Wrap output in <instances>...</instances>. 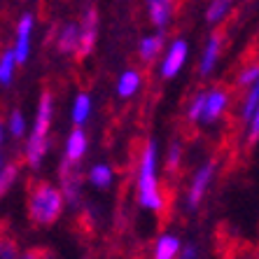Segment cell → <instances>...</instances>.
Returning a JSON list of instances; mask_svg holds the SVG:
<instances>
[{
	"mask_svg": "<svg viewBox=\"0 0 259 259\" xmlns=\"http://www.w3.org/2000/svg\"><path fill=\"white\" fill-rule=\"evenodd\" d=\"M138 192H140V205L150 208V210L161 208V194H159V182H157V145L154 143L147 145V150L143 154Z\"/></svg>",
	"mask_w": 259,
	"mask_h": 259,
	"instance_id": "obj_1",
	"label": "cell"
},
{
	"mask_svg": "<svg viewBox=\"0 0 259 259\" xmlns=\"http://www.w3.org/2000/svg\"><path fill=\"white\" fill-rule=\"evenodd\" d=\"M49 121H52V96L42 94L40 98V108H37V119L33 133H30L28 147H26V159L33 168L40 166L45 152H47V131H49Z\"/></svg>",
	"mask_w": 259,
	"mask_h": 259,
	"instance_id": "obj_2",
	"label": "cell"
},
{
	"mask_svg": "<svg viewBox=\"0 0 259 259\" xmlns=\"http://www.w3.org/2000/svg\"><path fill=\"white\" fill-rule=\"evenodd\" d=\"M61 208H63V194L49 185H42L30 199V217L37 224H52L61 215Z\"/></svg>",
	"mask_w": 259,
	"mask_h": 259,
	"instance_id": "obj_3",
	"label": "cell"
},
{
	"mask_svg": "<svg viewBox=\"0 0 259 259\" xmlns=\"http://www.w3.org/2000/svg\"><path fill=\"white\" fill-rule=\"evenodd\" d=\"M185 61H187V42L185 40H175L170 45V49L166 52V59L161 63V75L166 79L175 77L180 72V68L185 66Z\"/></svg>",
	"mask_w": 259,
	"mask_h": 259,
	"instance_id": "obj_4",
	"label": "cell"
},
{
	"mask_svg": "<svg viewBox=\"0 0 259 259\" xmlns=\"http://www.w3.org/2000/svg\"><path fill=\"white\" fill-rule=\"evenodd\" d=\"M96 28H98V17L94 10L84 14V21L79 26V40H77V52L79 56H87L94 49V42H96Z\"/></svg>",
	"mask_w": 259,
	"mask_h": 259,
	"instance_id": "obj_5",
	"label": "cell"
},
{
	"mask_svg": "<svg viewBox=\"0 0 259 259\" xmlns=\"http://www.w3.org/2000/svg\"><path fill=\"white\" fill-rule=\"evenodd\" d=\"M30 30H33V17L24 14L19 21V30H17V47H14V61L24 66L28 61L30 54Z\"/></svg>",
	"mask_w": 259,
	"mask_h": 259,
	"instance_id": "obj_6",
	"label": "cell"
},
{
	"mask_svg": "<svg viewBox=\"0 0 259 259\" xmlns=\"http://www.w3.org/2000/svg\"><path fill=\"white\" fill-rule=\"evenodd\" d=\"M212 170H215V166H212V163H205L203 168L194 175L192 189H189V199H187L189 208H196V205H199L201 196L205 194V187H208V185H210V180H212Z\"/></svg>",
	"mask_w": 259,
	"mask_h": 259,
	"instance_id": "obj_7",
	"label": "cell"
},
{
	"mask_svg": "<svg viewBox=\"0 0 259 259\" xmlns=\"http://www.w3.org/2000/svg\"><path fill=\"white\" fill-rule=\"evenodd\" d=\"M227 108V94L224 91H210V94H205V103H203V110H201V117L205 124H210L215 121L217 117L224 112Z\"/></svg>",
	"mask_w": 259,
	"mask_h": 259,
	"instance_id": "obj_8",
	"label": "cell"
},
{
	"mask_svg": "<svg viewBox=\"0 0 259 259\" xmlns=\"http://www.w3.org/2000/svg\"><path fill=\"white\" fill-rule=\"evenodd\" d=\"M150 19L157 28H166L173 17V0H147Z\"/></svg>",
	"mask_w": 259,
	"mask_h": 259,
	"instance_id": "obj_9",
	"label": "cell"
},
{
	"mask_svg": "<svg viewBox=\"0 0 259 259\" xmlns=\"http://www.w3.org/2000/svg\"><path fill=\"white\" fill-rule=\"evenodd\" d=\"M87 152V136L82 128H75L68 138V145H66V157L68 161H79L82 154Z\"/></svg>",
	"mask_w": 259,
	"mask_h": 259,
	"instance_id": "obj_10",
	"label": "cell"
},
{
	"mask_svg": "<svg viewBox=\"0 0 259 259\" xmlns=\"http://www.w3.org/2000/svg\"><path fill=\"white\" fill-rule=\"evenodd\" d=\"M178 252H180V241L175 236H161L157 241V247H154L157 259H173Z\"/></svg>",
	"mask_w": 259,
	"mask_h": 259,
	"instance_id": "obj_11",
	"label": "cell"
},
{
	"mask_svg": "<svg viewBox=\"0 0 259 259\" xmlns=\"http://www.w3.org/2000/svg\"><path fill=\"white\" fill-rule=\"evenodd\" d=\"M138 87H140V75L136 70H126L117 82V94L121 98H128L138 91Z\"/></svg>",
	"mask_w": 259,
	"mask_h": 259,
	"instance_id": "obj_12",
	"label": "cell"
},
{
	"mask_svg": "<svg viewBox=\"0 0 259 259\" xmlns=\"http://www.w3.org/2000/svg\"><path fill=\"white\" fill-rule=\"evenodd\" d=\"M217 54H220V35H212L208 47L203 52V59H201V75H210V70L215 68V61H217Z\"/></svg>",
	"mask_w": 259,
	"mask_h": 259,
	"instance_id": "obj_13",
	"label": "cell"
},
{
	"mask_svg": "<svg viewBox=\"0 0 259 259\" xmlns=\"http://www.w3.org/2000/svg\"><path fill=\"white\" fill-rule=\"evenodd\" d=\"M77 40H79V26L77 24H68L66 28L61 30V37H59V49L61 52H75L77 49Z\"/></svg>",
	"mask_w": 259,
	"mask_h": 259,
	"instance_id": "obj_14",
	"label": "cell"
},
{
	"mask_svg": "<svg viewBox=\"0 0 259 259\" xmlns=\"http://www.w3.org/2000/svg\"><path fill=\"white\" fill-rule=\"evenodd\" d=\"M161 45H163V35H161V33L145 37L143 42H140V56H143L145 61H152L154 56L159 54V52H161Z\"/></svg>",
	"mask_w": 259,
	"mask_h": 259,
	"instance_id": "obj_15",
	"label": "cell"
},
{
	"mask_svg": "<svg viewBox=\"0 0 259 259\" xmlns=\"http://www.w3.org/2000/svg\"><path fill=\"white\" fill-rule=\"evenodd\" d=\"M91 112V101L87 94H79L77 98H75V105H72V119H75V124H84L87 117H89Z\"/></svg>",
	"mask_w": 259,
	"mask_h": 259,
	"instance_id": "obj_16",
	"label": "cell"
},
{
	"mask_svg": "<svg viewBox=\"0 0 259 259\" xmlns=\"http://www.w3.org/2000/svg\"><path fill=\"white\" fill-rule=\"evenodd\" d=\"M229 7H231V0H212L210 7H208V12H205V17H208L210 24H217V21L224 19V14L229 12Z\"/></svg>",
	"mask_w": 259,
	"mask_h": 259,
	"instance_id": "obj_17",
	"label": "cell"
},
{
	"mask_svg": "<svg viewBox=\"0 0 259 259\" xmlns=\"http://www.w3.org/2000/svg\"><path fill=\"white\" fill-rule=\"evenodd\" d=\"M14 52H5V56L0 59V84H10L12 82V72H14Z\"/></svg>",
	"mask_w": 259,
	"mask_h": 259,
	"instance_id": "obj_18",
	"label": "cell"
},
{
	"mask_svg": "<svg viewBox=\"0 0 259 259\" xmlns=\"http://www.w3.org/2000/svg\"><path fill=\"white\" fill-rule=\"evenodd\" d=\"M257 103H259V89H257V82L252 84V89H250V94H247V101L245 105H243V119L250 121L252 117H257Z\"/></svg>",
	"mask_w": 259,
	"mask_h": 259,
	"instance_id": "obj_19",
	"label": "cell"
},
{
	"mask_svg": "<svg viewBox=\"0 0 259 259\" xmlns=\"http://www.w3.org/2000/svg\"><path fill=\"white\" fill-rule=\"evenodd\" d=\"M91 182L96 185V187H110V182H112V170L110 166H94L91 170Z\"/></svg>",
	"mask_w": 259,
	"mask_h": 259,
	"instance_id": "obj_20",
	"label": "cell"
},
{
	"mask_svg": "<svg viewBox=\"0 0 259 259\" xmlns=\"http://www.w3.org/2000/svg\"><path fill=\"white\" fill-rule=\"evenodd\" d=\"M14 178H17V168H14V166H7V168L0 173V196H3V194H5L10 187H12Z\"/></svg>",
	"mask_w": 259,
	"mask_h": 259,
	"instance_id": "obj_21",
	"label": "cell"
},
{
	"mask_svg": "<svg viewBox=\"0 0 259 259\" xmlns=\"http://www.w3.org/2000/svg\"><path fill=\"white\" fill-rule=\"evenodd\" d=\"M24 128H26V119L21 112H12V117H10V133L12 136H24Z\"/></svg>",
	"mask_w": 259,
	"mask_h": 259,
	"instance_id": "obj_22",
	"label": "cell"
},
{
	"mask_svg": "<svg viewBox=\"0 0 259 259\" xmlns=\"http://www.w3.org/2000/svg\"><path fill=\"white\" fill-rule=\"evenodd\" d=\"M203 103H205V94H199V96L194 98V103L189 105V119L196 121L201 117V110H203Z\"/></svg>",
	"mask_w": 259,
	"mask_h": 259,
	"instance_id": "obj_23",
	"label": "cell"
},
{
	"mask_svg": "<svg viewBox=\"0 0 259 259\" xmlns=\"http://www.w3.org/2000/svg\"><path fill=\"white\" fill-rule=\"evenodd\" d=\"M259 77V68L257 66H250L247 70L241 72V84H254Z\"/></svg>",
	"mask_w": 259,
	"mask_h": 259,
	"instance_id": "obj_24",
	"label": "cell"
},
{
	"mask_svg": "<svg viewBox=\"0 0 259 259\" xmlns=\"http://www.w3.org/2000/svg\"><path fill=\"white\" fill-rule=\"evenodd\" d=\"M180 161V145H170V152H168V166L175 168Z\"/></svg>",
	"mask_w": 259,
	"mask_h": 259,
	"instance_id": "obj_25",
	"label": "cell"
},
{
	"mask_svg": "<svg viewBox=\"0 0 259 259\" xmlns=\"http://www.w3.org/2000/svg\"><path fill=\"white\" fill-rule=\"evenodd\" d=\"M247 124H250V140H257V136H259V115L252 117Z\"/></svg>",
	"mask_w": 259,
	"mask_h": 259,
	"instance_id": "obj_26",
	"label": "cell"
},
{
	"mask_svg": "<svg viewBox=\"0 0 259 259\" xmlns=\"http://www.w3.org/2000/svg\"><path fill=\"white\" fill-rule=\"evenodd\" d=\"M0 257H17V250H12V245H0Z\"/></svg>",
	"mask_w": 259,
	"mask_h": 259,
	"instance_id": "obj_27",
	"label": "cell"
},
{
	"mask_svg": "<svg viewBox=\"0 0 259 259\" xmlns=\"http://www.w3.org/2000/svg\"><path fill=\"white\" fill-rule=\"evenodd\" d=\"M185 257H196V250H194V247H187V250H185Z\"/></svg>",
	"mask_w": 259,
	"mask_h": 259,
	"instance_id": "obj_28",
	"label": "cell"
},
{
	"mask_svg": "<svg viewBox=\"0 0 259 259\" xmlns=\"http://www.w3.org/2000/svg\"><path fill=\"white\" fill-rule=\"evenodd\" d=\"M0 143H3V124H0Z\"/></svg>",
	"mask_w": 259,
	"mask_h": 259,
	"instance_id": "obj_29",
	"label": "cell"
}]
</instances>
